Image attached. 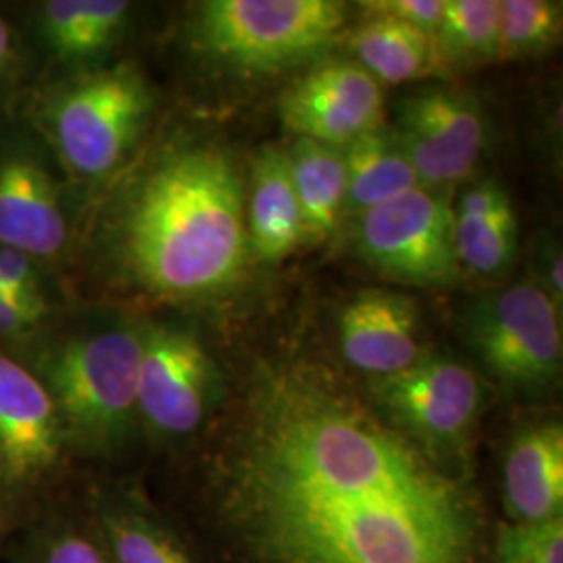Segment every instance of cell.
I'll list each match as a JSON object with an SVG mask.
<instances>
[{"instance_id":"6da1fadb","label":"cell","mask_w":563,"mask_h":563,"mask_svg":"<svg viewBox=\"0 0 563 563\" xmlns=\"http://www.w3.org/2000/svg\"><path fill=\"white\" fill-rule=\"evenodd\" d=\"M239 505L274 563H467L460 486L401 434L299 374L260 390Z\"/></svg>"},{"instance_id":"7a4b0ae2","label":"cell","mask_w":563,"mask_h":563,"mask_svg":"<svg viewBox=\"0 0 563 563\" xmlns=\"http://www.w3.org/2000/svg\"><path fill=\"white\" fill-rule=\"evenodd\" d=\"M244 188L230 155L190 144L163 155L123 207L120 257L132 280L167 301L232 288L249 260Z\"/></svg>"},{"instance_id":"3957f363","label":"cell","mask_w":563,"mask_h":563,"mask_svg":"<svg viewBox=\"0 0 563 563\" xmlns=\"http://www.w3.org/2000/svg\"><path fill=\"white\" fill-rule=\"evenodd\" d=\"M344 23L346 9L336 0H207L195 30L213 59L246 74H274L322 55Z\"/></svg>"},{"instance_id":"277c9868","label":"cell","mask_w":563,"mask_h":563,"mask_svg":"<svg viewBox=\"0 0 563 563\" xmlns=\"http://www.w3.org/2000/svg\"><path fill=\"white\" fill-rule=\"evenodd\" d=\"M141 330H101L60 344L44 363V388L60 426L81 443H120L139 411Z\"/></svg>"},{"instance_id":"5b68a950","label":"cell","mask_w":563,"mask_h":563,"mask_svg":"<svg viewBox=\"0 0 563 563\" xmlns=\"http://www.w3.org/2000/svg\"><path fill=\"white\" fill-rule=\"evenodd\" d=\"M151 107V90L136 69H104L69 84L53 99L48 134L74 174L101 178L132 151Z\"/></svg>"},{"instance_id":"8992f818","label":"cell","mask_w":563,"mask_h":563,"mask_svg":"<svg viewBox=\"0 0 563 563\" xmlns=\"http://www.w3.org/2000/svg\"><path fill=\"white\" fill-rule=\"evenodd\" d=\"M363 262L393 280L449 286L460 280L455 207L439 188L420 186L360 216Z\"/></svg>"},{"instance_id":"52a82bcc","label":"cell","mask_w":563,"mask_h":563,"mask_svg":"<svg viewBox=\"0 0 563 563\" xmlns=\"http://www.w3.org/2000/svg\"><path fill=\"white\" fill-rule=\"evenodd\" d=\"M472 349L504 383L543 388L562 374L560 309L543 286L516 284L476 302L465 320Z\"/></svg>"},{"instance_id":"ba28073f","label":"cell","mask_w":563,"mask_h":563,"mask_svg":"<svg viewBox=\"0 0 563 563\" xmlns=\"http://www.w3.org/2000/svg\"><path fill=\"white\" fill-rule=\"evenodd\" d=\"M397 141L426 188L467 178L481 162L486 123L478 102L444 88H426L399 102Z\"/></svg>"},{"instance_id":"9c48e42d","label":"cell","mask_w":563,"mask_h":563,"mask_svg":"<svg viewBox=\"0 0 563 563\" xmlns=\"http://www.w3.org/2000/svg\"><path fill=\"white\" fill-rule=\"evenodd\" d=\"M139 411L155 430L181 437L201 426L218 384L213 360L192 334L148 325L141 330Z\"/></svg>"},{"instance_id":"30bf717a","label":"cell","mask_w":563,"mask_h":563,"mask_svg":"<svg viewBox=\"0 0 563 563\" xmlns=\"http://www.w3.org/2000/svg\"><path fill=\"white\" fill-rule=\"evenodd\" d=\"M388 416L420 443L457 444L481 411L483 388L472 369L451 360H420L374 380Z\"/></svg>"},{"instance_id":"8fae6325","label":"cell","mask_w":563,"mask_h":563,"mask_svg":"<svg viewBox=\"0 0 563 563\" xmlns=\"http://www.w3.org/2000/svg\"><path fill=\"white\" fill-rule=\"evenodd\" d=\"M280 118L297 139L344 148L384 125L383 86L357 63H322L284 90Z\"/></svg>"},{"instance_id":"7c38bea8","label":"cell","mask_w":563,"mask_h":563,"mask_svg":"<svg viewBox=\"0 0 563 563\" xmlns=\"http://www.w3.org/2000/svg\"><path fill=\"white\" fill-rule=\"evenodd\" d=\"M63 426L42 380L0 353V470L32 478L59 457Z\"/></svg>"},{"instance_id":"4fadbf2b","label":"cell","mask_w":563,"mask_h":563,"mask_svg":"<svg viewBox=\"0 0 563 563\" xmlns=\"http://www.w3.org/2000/svg\"><path fill=\"white\" fill-rule=\"evenodd\" d=\"M342 355L376 378L420 362L418 302L390 290H365L349 302L339 322Z\"/></svg>"},{"instance_id":"5bb4252c","label":"cell","mask_w":563,"mask_h":563,"mask_svg":"<svg viewBox=\"0 0 563 563\" xmlns=\"http://www.w3.org/2000/svg\"><path fill=\"white\" fill-rule=\"evenodd\" d=\"M65 236L59 192L41 163L21 155L0 163V246L53 257Z\"/></svg>"},{"instance_id":"9a60e30c","label":"cell","mask_w":563,"mask_h":563,"mask_svg":"<svg viewBox=\"0 0 563 563\" xmlns=\"http://www.w3.org/2000/svg\"><path fill=\"white\" fill-rule=\"evenodd\" d=\"M505 504L516 522L562 518L563 428L541 423L520 432L505 457Z\"/></svg>"},{"instance_id":"2e32d148","label":"cell","mask_w":563,"mask_h":563,"mask_svg":"<svg viewBox=\"0 0 563 563\" xmlns=\"http://www.w3.org/2000/svg\"><path fill=\"white\" fill-rule=\"evenodd\" d=\"M246 216L249 244L263 262H280L307 242L290 163L280 148L265 146L255 157Z\"/></svg>"},{"instance_id":"e0dca14e","label":"cell","mask_w":563,"mask_h":563,"mask_svg":"<svg viewBox=\"0 0 563 563\" xmlns=\"http://www.w3.org/2000/svg\"><path fill=\"white\" fill-rule=\"evenodd\" d=\"M455 246L462 267L478 276L505 272L518 249V218L497 181L470 186L455 205Z\"/></svg>"},{"instance_id":"ac0fdd59","label":"cell","mask_w":563,"mask_h":563,"mask_svg":"<svg viewBox=\"0 0 563 563\" xmlns=\"http://www.w3.org/2000/svg\"><path fill=\"white\" fill-rule=\"evenodd\" d=\"M351 44L357 65L378 84L423 80L444 69L434 36L388 15L369 13Z\"/></svg>"},{"instance_id":"d6986e66","label":"cell","mask_w":563,"mask_h":563,"mask_svg":"<svg viewBox=\"0 0 563 563\" xmlns=\"http://www.w3.org/2000/svg\"><path fill=\"white\" fill-rule=\"evenodd\" d=\"M342 155L346 167L344 218H360L365 211L422 186L395 130L384 125L349 142Z\"/></svg>"},{"instance_id":"ffe728a7","label":"cell","mask_w":563,"mask_h":563,"mask_svg":"<svg viewBox=\"0 0 563 563\" xmlns=\"http://www.w3.org/2000/svg\"><path fill=\"white\" fill-rule=\"evenodd\" d=\"M286 155L301 207L305 239L325 241L339 230L346 207V167L342 148L297 139Z\"/></svg>"},{"instance_id":"44dd1931","label":"cell","mask_w":563,"mask_h":563,"mask_svg":"<svg viewBox=\"0 0 563 563\" xmlns=\"http://www.w3.org/2000/svg\"><path fill=\"white\" fill-rule=\"evenodd\" d=\"M128 13L121 0H53L42 9V30L60 57H90L115 41Z\"/></svg>"},{"instance_id":"7402d4cb","label":"cell","mask_w":563,"mask_h":563,"mask_svg":"<svg viewBox=\"0 0 563 563\" xmlns=\"http://www.w3.org/2000/svg\"><path fill=\"white\" fill-rule=\"evenodd\" d=\"M439 53L446 65H470L499 57V2L444 0L437 32Z\"/></svg>"},{"instance_id":"603a6c76","label":"cell","mask_w":563,"mask_h":563,"mask_svg":"<svg viewBox=\"0 0 563 563\" xmlns=\"http://www.w3.org/2000/svg\"><path fill=\"white\" fill-rule=\"evenodd\" d=\"M562 2L504 0L499 2V57L522 59L541 55L562 38Z\"/></svg>"},{"instance_id":"cb8c5ba5","label":"cell","mask_w":563,"mask_h":563,"mask_svg":"<svg viewBox=\"0 0 563 563\" xmlns=\"http://www.w3.org/2000/svg\"><path fill=\"white\" fill-rule=\"evenodd\" d=\"M113 563H192L163 530L139 516L107 520Z\"/></svg>"},{"instance_id":"d4e9b609","label":"cell","mask_w":563,"mask_h":563,"mask_svg":"<svg viewBox=\"0 0 563 563\" xmlns=\"http://www.w3.org/2000/svg\"><path fill=\"white\" fill-rule=\"evenodd\" d=\"M495 563H563L562 518L504 526Z\"/></svg>"},{"instance_id":"484cf974","label":"cell","mask_w":563,"mask_h":563,"mask_svg":"<svg viewBox=\"0 0 563 563\" xmlns=\"http://www.w3.org/2000/svg\"><path fill=\"white\" fill-rule=\"evenodd\" d=\"M0 278L7 295L34 307H48L42 295L38 272L30 255L9 246H0Z\"/></svg>"},{"instance_id":"4316f807","label":"cell","mask_w":563,"mask_h":563,"mask_svg":"<svg viewBox=\"0 0 563 563\" xmlns=\"http://www.w3.org/2000/svg\"><path fill=\"white\" fill-rule=\"evenodd\" d=\"M362 7H365L367 13H378L405 21L437 38L439 25L443 20L444 0H374L362 2Z\"/></svg>"},{"instance_id":"83f0119b","label":"cell","mask_w":563,"mask_h":563,"mask_svg":"<svg viewBox=\"0 0 563 563\" xmlns=\"http://www.w3.org/2000/svg\"><path fill=\"white\" fill-rule=\"evenodd\" d=\"M42 563H107V560L88 539L65 532L48 543Z\"/></svg>"},{"instance_id":"f1b7e54d","label":"cell","mask_w":563,"mask_h":563,"mask_svg":"<svg viewBox=\"0 0 563 563\" xmlns=\"http://www.w3.org/2000/svg\"><path fill=\"white\" fill-rule=\"evenodd\" d=\"M48 307H34L11 295H0V336H18L41 322Z\"/></svg>"},{"instance_id":"f546056e","label":"cell","mask_w":563,"mask_h":563,"mask_svg":"<svg viewBox=\"0 0 563 563\" xmlns=\"http://www.w3.org/2000/svg\"><path fill=\"white\" fill-rule=\"evenodd\" d=\"M547 278H549V297L555 301L562 299L563 282H562V255H553L549 260L547 267Z\"/></svg>"},{"instance_id":"4dcf8cb0","label":"cell","mask_w":563,"mask_h":563,"mask_svg":"<svg viewBox=\"0 0 563 563\" xmlns=\"http://www.w3.org/2000/svg\"><path fill=\"white\" fill-rule=\"evenodd\" d=\"M11 53V36H9V27L7 23L0 20V65L7 60Z\"/></svg>"},{"instance_id":"1f68e13d","label":"cell","mask_w":563,"mask_h":563,"mask_svg":"<svg viewBox=\"0 0 563 563\" xmlns=\"http://www.w3.org/2000/svg\"><path fill=\"white\" fill-rule=\"evenodd\" d=\"M0 295H7V288H4V284H2V278H0Z\"/></svg>"}]
</instances>
